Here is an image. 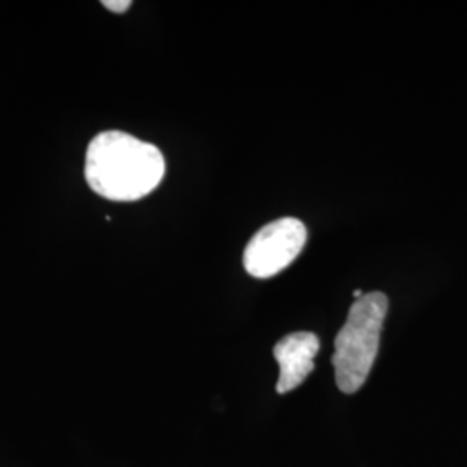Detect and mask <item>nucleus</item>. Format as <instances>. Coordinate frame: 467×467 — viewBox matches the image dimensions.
<instances>
[{
    "label": "nucleus",
    "instance_id": "f03ea898",
    "mask_svg": "<svg viewBox=\"0 0 467 467\" xmlns=\"http://www.w3.org/2000/svg\"><path fill=\"white\" fill-rule=\"evenodd\" d=\"M388 298L383 293H366L353 301L345 326L334 339L333 366L337 388L351 395L368 381L376 362Z\"/></svg>",
    "mask_w": 467,
    "mask_h": 467
},
{
    "label": "nucleus",
    "instance_id": "20e7f679",
    "mask_svg": "<svg viewBox=\"0 0 467 467\" xmlns=\"http://www.w3.org/2000/svg\"><path fill=\"white\" fill-rule=\"evenodd\" d=\"M318 348L320 339L317 334L308 331L287 334L274 347V357L281 368L279 381L275 386L279 395L296 389L312 374Z\"/></svg>",
    "mask_w": 467,
    "mask_h": 467
},
{
    "label": "nucleus",
    "instance_id": "7ed1b4c3",
    "mask_svg": "<svg viewBox=\"0 0 467 467\" xmlns=\"http://www.w3.org/2000/svg\"><path fill=\"white\" fill-rule=\"evenodd\" d=\"M306 227L298 218H279L254 234L244 250V268L256 279H268L289 267L306 244Z\"/></svg>",
    "mask_w": 467,
    "mask_h": 467
},
{
    "label": "nucleus",
    "instance_id": "423d86ee",
    "mask_svg": "<svg viewBox=\"0 0 467 467\" xmlns=\"http://www.w3.org/2000/svg\"><path fill=\"white\" fill-rule=\"evenodd\" d=\"M364 295H366V293H362V291H360V289H355V291H353V296H355V300H358V298H362V296H364Z\"/></svg>",
    "mask_w": 467,
    "mask_h": 467
},
{
    "label": "nucleus",
    "instance_id": "39448f33",
    "mask_svg": "<svg viewBox=\"0 0 467 467\" xmlns=\"http://www.w3.org/2000/svg\"><path fill=\"white\" fill-rule=\"evenodd\" d=\"M102 5H104L108 11H111V13L121 15V13H125V11L130 9L132 2H130V0H104Z\"/></svg>",
    "mask_w": 467,
    "mask_h": 467
},
{
    "label": "nucleus",
    "instance_id": "f257e3e1",
    "mask_svg": "<svg viewBox=\"0 0 467 467\" xmlns=\"http://www.w3.org/2000/svg\"><path fill=\"white\" fill-rule=\"evenodd\" d=\"M165 170L161 150L119 130L96 135L85 154L87 184L109 201L146 198L163 181Z\"/></svg>",
    "mask_w": 467,
    "mask_h": 467
}]
</instances>
